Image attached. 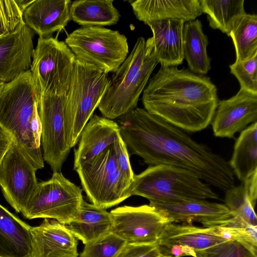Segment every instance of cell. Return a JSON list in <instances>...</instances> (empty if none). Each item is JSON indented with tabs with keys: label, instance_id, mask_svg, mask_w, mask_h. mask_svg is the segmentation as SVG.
Masks as SVG:
<instances>
[{
	"label": "cell",
	"instance_id": "obj_1",
	"mask_svg": "<svg viewBox=\"0 0 257 257\" xmlns=\"http://www.w3.org/2000/svg\"><path fill=\"white\" fill-rule=\"evenodd\" d=\"M117 123L131 154L141 157L146 164L187 170L225 192L234 186L233 172L223 157L144 108L136 107L118 118Z\"/></svg>",
	"mask_w": 257,
	"mask_h": 257
},
{
	"label": "cell",
	"instance_id": "obj_2",
	"mask_svg": "<svg viewBox=\"0 0 257 257\" xmlns=\"http://www.w3.org/2000/svg\"><path fill=\"white\" fill-rule=\"evenodd\" d=\"M144 109L185 132L211 124L218 102L210 78L177 66H161L149 80L142 98Z\"/></svg>",
	"mask_w": 257,
	"mask_h": 257
},
{
	"label": "cell",
	"instance_id": "obj_3",
	"mask_svg": "<svg viewBox=\"0 0 257 257\" xmlns=\"http://www.w3.org/2000/svg\"><path fill=\"white\" fill-rule=\"evenodd\" d=\"M39 97L30 70L6 83L0 94V124L37 170L44 167Z\"/></svg>",
	"mask_w": 257,
	"mask_h": 257
},
{
	"label": "cell",
	"instance_id": "obj_4",
	"mask_svg": "<svg viewBox=\"0 0 257 257\" xmlns=\"http://www.w3.org/2000/svg\"><path fill=\"white\" fill-rule=\"evenodd\" d=\"M158 62L150 42L138 38L131 53L110 78L98 108L108 119L118 118L137 107Z\"/></svg>",
	"mask_w": 257,
	"mask_h": 257
},
{
	"label": "cell",
	"instance_id": "obj_5",
	"mask_svg": "<svg viewBox=\"0 0 257 257\" xmlns=\"http://www.w3.org/2000/svg\"><path fill=\"white\" fill-rule=\"evenodd\" d=\"M130 193L150 202L219 199L209 185L193 172L165 165L149 166L140 174L135 175Z\"/></svg>",
	"mask_w": 257,
	"mask_h": 257
},
{
	"label": "cell",
	"instance_id": "obj_6",
	"mask_svg": "<svg viewBox=\"0 0 257 257\" xmlns=\"http://www.w3.org/2000/svg\"><path fill=\"white\" fill-rule=\"evenodd\" d=\"M109 81L108 74L76 59L64 103L66 137L70 148L78 142L83 127L98 107Z\"/></svg>",
	"mask_w": 257,
	"mask_h": 257
},
{
	"label": "cell",
	"instance_id": "obj_7",
	"mask_svg": "<svg viewBox=\"0 0 257 257\" xmlns=\"http://www.w3.org/2000/svg\"><path fill=\"white\" fill-rule=\"evenodd\" d=\"M75 170L89 200L98 207H111L132 196V183L118 168L113 144Z\"/></svg>",
	"mask_w": 257,
	"mask_h": 257
},
{
	"label": "cell",
	"instance_id": "obj_8",
	"mask_svg": "<svg viewBox=\"0 0 257 257\" xmlns=\"http://www.w3.org/2000/svg\"><path fill=\"white\" fill-rule=\"evenodd\" d=\"M65 42L76 60L105 73L114 72L128 53L126 37L103 27H82L68 34Z\"/></svg>",
	"mask_w": 257,
	"mask_h": 257
},
{
	"label": "cell",
	"instance_id": "obj_9",
	"mask_svg": "<svg viewBox=\"0 0 257 257\" xmlns=\"http://www.w3.org/2000/svg\"><path fill=\"white\" fill-rule=\"evenodd\" d=\"M75 60L65 42L59 41L57 36L39 37L30 69L39 96H65Z\"/></svg>",
	"mask_w": 257,
	"mask_h": 257
},
{
	"label": "cell",
	"instance_id": "obj_10",
	"mask_svg": "<svg viewBox=\"0 0 257 257\" xmlns=\"http://www.w3.org/2000/svg\"><path fill=\"white\" fill-rule=\"evenodd\" d=\"M81 189L54 172L48 181L38 182L21 212L27 219H52L67 225L77 217L82 201Z\"/></svg>",
	"mask_w": 257,
	"mask_h": 257
},
{
	"label": "cell",
	"instance_id": "obj_11",
	"mask_svg": "<svg viewBox=\"0 0 257 257\" xmlns=\"http://www.w3.org/2000/svg\"><path fill=\"white\" fill-rule=\"evenodd\" d=\"M64 96L42 95L38 99L43 157L53 172H61L71 148L66 137Z\"/></svg>",
	"mask_w": 257,
	"mask_h": 257
},
{
	"label": "cell",
	"instance_id": "obj_12",
	"mask_svg": "<svg viewBox=\"0 0 257 257\" xmlns=\"http://www.w3.org/2000/svg\"><path fill=\"white\" fill-rule=\"evenodd\" d=\"M111 232L127 243L157 242L166 226L172 223L149 205L122 206L110 212Z\"/></svg>",
	"mask_w": 257,
	"mask_h": 257
},
{
	"label": "cell",
	"instance_id": "obj_13",
	"mask_svg": "<svg viewBox=\"0 0 257 257\" xmlns=\"http://www.w3.org/2000/svg\"><path fill=\"white\" fill-rule=\"evenodd\" d=\"M37 170L14 141L0 164V187L7 201L18 213L36 188Z\"/></svg>",
	"mask_w": 257,
	"mask_h": 257
},
{
	"label": "cell",
	"instance_id": "obj_14",
	"mask_svg": "<svg viewBox=\"0 0 257 257\" xmlns=\"http://www.w3.org/2000/svg\"><path fill=\"white\" fill-rule=\"evenodd\" d=\"M256 119L257 94L240 88L230 98L218 101L211 124L215 137L231 139Z\"/></svg>",
	"mask_w": 257,
	"mask_h": 257
},
{
	"label": "cell",
	"instance_id": "obj_15",
	"mask_svg": "<svg viewBox=\"0 0 257 257\" xmlns=\"http://www.w3.org/2000/svg\"><path fill=\"white\" fill-rule=\"evenodd\" d=\"M172 223L184 222L192 224L201 223L204 227H217L231 218L232 214L224 204L206 200H185L177 202L151 201L150 204Z\"/></svg>",
	"mask_w": 257,
	"mask_h": 257
},
{
	"label": "cell",
	"instance_id": "obj_16",
	"mask_svg": "<svg viewBox=\"0 0 257 257\" xmlns=\"http://www.w3.org/2000/svg\"><path fill=\"white\" fill-rule=\"evenodd\" d=\"M34 32L25 24L0 38V78L6 83L30 70Z\"/></svg>",
	"mask_w": 257,
	"mask_h": 257
},
{
	"label": "cell",
	"instance_id": "obj_17",
	"mask_svg": "<svg viewBox=\"0 0 257 257\" xmlns=\"http://www.w3.org/2000/svg\"><path fill=\"white\" fill-rule=\"evenodd\" d=\"M29 257H78V240L66 225L45 218L39 226L31 227Z\"/></svg>",
	"mask_w": 257,
	"mask_h": 257
},
{
	"label": "cell",
	"instance_id": "obj_18",
	"mask_svg": "<svg viewBox=\"0 0 257 257\" xmlns=\"http://www.w3.org/2000/svg\"><path fill=\"white\" fill-rule=\"evenodd\" d=\"M70 0H33L23 13L24 24L40 38L60 32L70 20Z\"/></svg>",
	"mask_w": 257,
	"mask_h": 257
},
{
	"label": "cell",
	"instance_id": "obj_19",
	"mask_svg": "<svg viewBox=\"0 0 257 257\" xmlns=\"http://www.w3.org/2000/svg\"><path fill=\"white\" fill-rule=\"evenodd\" d=\"M120 136L117 123L92 115L83 127L74 151V169L87 162L113 144Z\"/></svg>",
	"mask_w": 257,
	"mask_h": 257
},
{
	"label": "cell",
	"instance_id": "obj_20",
	"mask_svg": "<svg viewBox=\"0 0 257 257\" xmlns=\"http://www.w3.org/2000/svg\"><path fill=\"white\" fill-rule=\"evenodd\" d=\"M129 3L137 19L147 25L172 19L186 22L202 14L200 0H137Z\"/></svg>",
	"mask_w": 257,
	"mask_h": 257
},
{
	"label": "cell",
	"instance_id": "obj_21",
	"mask_svg": "<svg viewBox=\"0 0 257 257\" xmlns=\"http://www.w3.org/2000/svg\"><path fill=\"white\" fill-rule=\"evenodd\" d=\"M185 22L166 20L150 23L153 36L148 39L153 52L161 66H178L184 60L183 31Z\"/></svg>",
	"mask_w": 257,
	"mask_h": 257
},
{
	"label": "cell",
	"instance_id": "obj_22",
	"mask_svg": "<svg viewBox=\"0 0 257 257\" xmlns=\"http://www.w3.org/2000/svg\"><path fill=\"white\" fill-rule=\"evenodd\" d=\"M231 241L222 237L215 227H199L192 224H167L157 243L168 250L173 246H187L195 252Z\"/></svg>",
	"mask_w": 257,
	"mask_h": 257
},
{
	"label": "cell",
	"instance_id": "obj_23",
	"mask_svg": "<svg viewBox=\"0 0 257 257\" xmlns=\"http://www.w3.org/2000/svg\"><path fill=\"white\" fill-rule=\"evenodd\" d=\"M67 228L85 245L111 232L112 219L110 212L83 200L76 218Z\"/></svg>",
	"mask_w": 257,
	"mask_h": 257
},
{
	"label": "cell",
	"instance_id": "obj_24",
	"mask_svg": "<svg viewBox=\"0 0 257 257\" xmlns=\"http://www.w3.org/2000/svg\"><path fill=\"white\" fill-rule=\"evenodd\" d=\"M31 227L0 204V257H29Z\"/></svg>",
	"mask_w": 257,
	"mask_h": 257
},
{
	"label": "cell",
	"instance_id": "obj_25",
	"mask_svg": "<svg viewBox=\"0 0 257 257\" xmlns=\"http://www.w3.org/2000/svg\"><path fill=\"white\" fill-rule=\"evenodd\" d=\"M207 36L204 33L201 21L198 19L184 23L183 31V51L192 72L206 74L211 68V59L207 53Z\"/></svg>",
	"mask_w": 257,
	"mask_h": 257
},
{
	"label": "cell",
	"instance_id": "obj_26",
	"mask_svg": "<svg viewBox=\"0 0 257 257\" xmlns=\"http://www.w3.org/2000/svg\"><path fill=\"white\" fill-rule=\"evenodd\" d=\"M113 0H78L70 6V20L82 27H103L115 25L120 14Z\"/></svg>",
	"mask_w": 257,
	"mask_h": 257
},
{
	"label": "cell",
	"instance_id": "obj_27",
	"mask_svg": "<svg viewBox=\"0 0 257 257\" xmlns=\"http://www.w3.org/2000/svg\"><path fill=\"white\" fill-rule=\"evenodd\" d=\"M228 163L233 174L242 182L257 171L256 121L241 132Z\"/></svg>",
	"mask_w": 257,
	"mask_h": 257
},
{
	"label": "cell",
	"instance_id": "obj_28",
	"mask_svg": "<svg viewBox=\"0 0 257 257\" xmlns=\"http://www.w3.org/2000/svg\"><path fill=\"white\" fill-rule=\"evenodd\" d=\"M234 44L236 61L249 59L257 55V15L245 14L232 23L228 34Z\"/></svg>",
	"mask_w": 257,
	"mask_h": 257
},
{
	"label": "cell",
	"instance_id": "obj_29",
	"mask_svg": "<svg viewBox=\"0 0 257 257\" xmlns=\"http://www.w3.org/2000/svg\"><path fill=\"white\" fill-rule=\"evenodd\" d=\"M244 0H200L209 26L228 35L234 21L245 14Z\"/></svg>",
	"mask_w": 257,
	"mask_h": 257
},
{
	"label": "cell",
	"instance_id": "obj_30",
	"mask_svg": "<svg viewBox=\"0 0 257 257\" xmlns=\"http://www.w3.org/2000/svg\"><path fill=\"white\" fill-rule=\"evenodd\" d=\"M224 238L235 241L252 256L257 257V225H253L235 217L215 227Z\"/></svg>",
	"mask_w": 257,
	"mask_h": 257
},
{
	"label": "cell",
	"instance_id": "obj_31",
	"mask_svg": "<svg viewBox=\"0 0 257 257\" xmlns=\"http://www.w3.org/2000/svg\"><path fill=\"white\" fill-rule=\"evenodd\" d=\"M224 204L235 217L245 222L257 225L254 207L251 203L243 185L233 187L225 192Z\"/></svg>",
	"mask_w": 257,
	"mask_h": 257
},
{
	"label": "cell",
	"instance_id": "obj_32",
	"mask_svg": "<svg viewBox=\"0 0 257 257\" xmlns=\"http://www.w3.org/2000/svg\"><path fill=\"white\" fill-rule=\"evenodd\" d=\"M126 242L112 232L85 244L79 257H116Z\"/></svg>",
	"mask_w": 257,
	"mask_h": 257
},
{
	"label": "cell",
	"instance_id": "obj_33",
	"mask_svg": "<svg viewBox=\"0 0 257 257\" xmlns=\"http://www.w3.org/2000/svg\"><path fill=\"white\" fill-rule=\"evenodd\" d=\"M229 67L240 88L257 94V55L245 61H235Z\"/></svg>",
	"mask_w": 257,
	"mask_h": 257
},
{
	"label": "cell",
	"instance_id": "obj_34",
	"mask_svg": "<svg viewBox=\"0 0 257 257\" xmlns=\"http://www.w3.org/2000/svg\"><path fill=\"white\" fill-rule=\"evenodd\" d=\"M24 24L23 14L15 0H0V38Z\"/></svg>",
	"mask_w": 257,
	"mask_h": 257
},
{
	"label": "cell",
	"instance_id": "obj_35",
	"mask_svg": "<svg viewBox=\"0 0 257 257\" xmlns=\"http://www.w3.org/2000/svg\"><path fill=\"white\" fill-rule=\"evenodd\" d=\"M196 257H254L235 241H229L209 249L196 252Z\"/></svg>",
	"mask_w": 257,
	"mask_h": 257
},
{
	"label": "cell",
	"instance_id": "obj_36",
	"mask_svg": "<svg viewBox=\"0 0 257 257\" xmlns=\"http://www.w3.org/2000/svg\"><path fill=\"white\" fill-rule=\"evenodd\" d=\"M162 253L157 242L126 243L116 257H159Z\"/></svg>",
	"mask_w": 257,
	"mask_h": 257
},
{
	"label": "cell",
	"instance_id": "obj_37",
	"mask_svg": "<svg viewBox=\"0 0 257 257\" xmlns=\"http://www.w3.org/2000/svg\"><path fill=\"white\" fill-rule=\"evenodd\" d=\"M113 146L119 169L125 177L132 183L135 174L130 162L127 147L121 136L113 143Z\"/></svg>",
	"mask_w": 257,
	"mask_h": 257
},
{
	"label": "cell",
	"instance_id": "obj_38",
	"mask_svg": "<svg viewBox=\"0 0 257 257\" xmlns=\"http://www.w3.org/2000/svg\"><path fill=\"white\" fill-rule=\"evenodd\" d=\"M243 182L245 192L254 207L257 198V171L249 175Z\"/></svg>",
	"mask_w": 257,
	"mask_h": 257
},
{
	"label": "cell",
	"instance_id": "obj_39",
	"mask_svg": "<svg viewBox=\"0 0 257 257\" xmlns=\"http://www.w3.org/2000/svg\"><path fill=\"white\" fill-rule=\"evenodd\" d=\"M13 141L12 137L0 124V164Z\"/></svg>",
	"mask_w": 257,
	"mask_h": 257
},
{
	"label": "cell",
	"instance_id": "obj_40",
	"mask_svg": "<svg viewBox=\"0 0 257 257\" xmlns=\"http://www.w3.org/2000/svg\"><path fill=\"white\" fill-rule=\"evenodd\" d=\"M33 0H15L22 14L25 9L32 3Z\"/></svg>",
	"mask_w": 257,
	"mask_h": 257
},
{
	"label": "cell",
	"instance_id": "obj_41",
	"mask_svg": "<svg viewBox=\"0 0 257 257\" xmlns=\"http://www.w3.org/2000/svg\"><path fill=\"white\" fill-rule=\"evenodd\" d=\"M5 85H6V83L0 78V94L2 93V92L3 91L4 88L5 86Z\"/></svg>",
	"mask_w": 257,
	"mask_h": 257
},
{
	"label": "cell",
	"instance_id": "obj_42",
	"mask_svg": "<svg viewBox=\"0 0 257 257\" xmlns=\"http://www.w3.org/2000/svg\"><path fill=\"white\" fill-rule=\"evenodd\" d=\"M159 257H175L171 255L168 254H165V253H162L160 256Z\"/></svg>",
	"mask_w": 257,
	"mask_h": 257
}]
</instances>
